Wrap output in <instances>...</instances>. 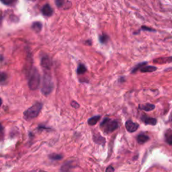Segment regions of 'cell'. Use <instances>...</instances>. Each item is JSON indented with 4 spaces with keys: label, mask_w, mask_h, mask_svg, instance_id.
Masks as SVG:
<instances>
[{
    "label": "cell",
    "mask_w": 172,
    "mask_h": 172,
    "mask_svg": "<svg viewBox=\"0 0 172 172\" xmlns=\"http://www.w3.org/2000/svg\"><path fill=\"white\" fill-rule=\"evenodd\" d=\"M100 126L104 133L110 134L116 130L119 127V124L116 120H112L109 119V118H105L101 122Z\"/></svg>",
    "instance_id": "6da1fadb"
},
{
    "label": "cell",
    "mask_w": 172,
    "mask_h": 172,
    "mask_svg": "<svg viewBox=\"0 0 172 172\" xmlns=\"http://www.w3.org/2000/svg\"><path fill=\"white\" fill-rule=\"evenodd\" d=\"M42 104L40 102H36L33 106L30 107L24 112V118L25 120H29L35 119L38 116L39 113L42 108Z\"/></svg>",
    "instance_id": "7a4b0ae2"
},
{
    "label": "cell",
    "mask_w": 172,
    "mask_h": 172,
    "mask_svg": "<svg viewBox=\"0 0 172 172\" xmlns=\"http://www.w3.org/2000/svg\"><path fill=\"white\" fill-rule=\"evenodd\" d=\"M54 85L48 73H45L43 75L42 85L41 87V92L45 96H48L52 92Z\"/></svg>",
    "instance_id": "3957f363"
},
{
    "label": "cell",
    "mask_w": 172,
    "mask_h": 172,
    "mask_svg": "<svg viewBox=\"0 0 172 172\" xmlns=\"http://www.w3.org/2000/svg\"><path fill=\"white\" fill-rule=\"evenodd\" d=\"M40 83V74L36 69H34L28 80V86L30 90H36L38 88Z\"/></svg>",
    "instance_id": "277c9868"
},
{
    "label": "cell",
    "mask_w": 172,
    "mask_h": 172,
    "mask_svg": "<svg viewBox=\"0 0 172 172\" xmlns=\"http://www.w3.org/2000/svg\"><path fill=\"white\" fill-rule=\"evenodd\" d=\"M125 127L128 132L129 133H134L138 129L139 127V124L133 122L132 120H127L125 123Z\"/></svg>",
    "instance_id": "5b68a950"
},
{
    "label": "cell",
    "mask_w": 172,
    "mask_h": 172,
    "mask_svg": "<svg viewBox=\"0 0 172 172\" xmlns=\"http://www.w3.org/2000/svg\"><path fill=\"white\" fill-rule=\"evenodd\" d=\"M40 64H41V66L43 67V68L48 70L50 69V67H51L52 65L51 60H50V58L48 56H45L42 57Z\"/></svg>",
    "instance_id": "8992f818"
},
{
    "label": "cell",
    "mask_w": 172,
    "mask_h": 172,
    "mask_svg": "<svg viewBox=\"0 0 172 172\" xmlns=\"http://www.w3.org/2000/svg\"><path fill=\"white\" fill-rule=\"evenodd\" d=\"M41 12H42V14L45 16L50 17L53 15V9L51 8V6L49 4V3H46V4H45L42 7Z\"/></svg>",
    "instance_id": "52a82bcc"
},
{
    "label": "cell",
    "mask_w": 172,
    "mask_h": 172,
    "mask_svg": "<svg viewBox=\"0 0 172 172\" xmlns=\"http://www.w3.org/2000/svg\"><path fill=\"white\" fill-rule=\"evenodd\" d=\"M73 162V161H68L65 163H64L60 167V172H69L70 170L74 167Z\"/></svg>",
    "instance_id": "ba28073f"
},
{
    "label": "cell",
    "mask_w": 172,
    "mask_h": 172,
    "mask_svg": "<svg viewBox=\"0 0 172 172\" xmlns=\"http://www.w3.org/2000/svg\"><path fill=\"white\" fill-rule=\"evenodd\" d=\"M141 120H142L144 123L146 124H151V125H156L157 124V120L154 118H151L147 116L146 115H143L141 117Z\"/></svg>",
    "instance_id": "9c48e42d"
},
{
    "label": "cell",
    "mask_w": 172,
    "mask_h": 172,
    "mask_svg": "<svg viewBox=\"0 0 172 172\" xmlns=\"http://www.w3.org/2000/svg\"><path fill=\"white\" fill-rule=\"evenodd\" d=\"M93 139L94 142H95L96 144L104 145L106 143L105 138H104L103 137L101 136L99 133L94 134L93 135Z\"/></svg>",
    "instance_id": "30bf717a"
},
{
    "label": "cell",
    "mask_w": 172,
    "mask_h": 172,
    "mask_svg": "<svg viewBox=\"0 0 172 172\" xmlns=\"http://www.w3.org/2000/svg\"><path fill=\"white\" fill-rule=\"evenodd\" d=\"M155 108H156L155 105H153V104H143V105H139V108L140 110L147 111V112H149V111L154 110Z\"/></svg>",
    "instance_id": "8fae6325"
},
{
    "label": "cell",
    "mask_w": 172,
    "mask_h": 172,
    "mask_svg": "<svg viewBox=\"0 0 172 172\" xmlns=\"http://www.w3.org/2000/svg\"><path fill=\"white\" fill-rule=\"evenodd\" d=\"M149 137L147 135H146V134H140L137 137V140L138 141V143L141 145L146 143L147 141H149Z\"/></svg>",
    "instance_id": "7c38bea8"
},
{
    "label": "cell",
    "mask_w": 172,
    "mask_h": 172,
    "mask_svg": "<svg viewBox=\"0 0 172 172\" xmlns=\"http://www.w3.org/2000/svg\"><path fill=\"white\" fill-rule=\"evenodd\" d=\"M31 27L34 31L36 32H39L41 31V30L42 28V23L40 22H35L32 23Z\"/></svg>",
    "instance_id": "4fadbf2b"
},
{
    "label": "cell",
    "mask_w": 172,
    "mask_h": 172,
    "mask_svg": "<svg viewBox=\"0 0 172 172\" xmlns=\"http://www.w3.org/2000/svg\"><path fill=\"white\" fill-rule=\"evenodd\" d=\"M100 119H101V116L100 115L94 116L92 118H90V119L87 120V123H88V124L90 126H94L96 125Z\"/></svg>",
    "instance_id": "5bb4252c"
},
{
    "label": "cell",
    "mask_w": 172,
    "mask_h": 172,
    "mask_svg": "<svg viewBox=\"0 0 172 172\" xmlns=\"http://www.w3.org/2000/svg\"><path fill=\"white\" fill-rule=\"evenodd\" d=\"M157 69V68L156 67L146 66V67H143V68L141 69L140 71L142 73H151V72L156 71Z\"/></svg>",
    "instance_id": "9a60e30c"
},
{
    "label": "cell",
    "mask_w": 172,
    "mask_h": 172,
    "mask_svg": "<svg viewBox=\"0 0 172 172\" xmlns=\"http://www.w3.org/2000/svg\"><path fill=\"white\" fill-rule=\"evenodd\" d=\"M49 157L50 158L51 160L53 161H59V160H61L63 156L62 155L60 154H56V153H53V154H50L49 156Z\"/></svg>",
    "instance_id": "2e32d148"
},
{
    "label": "cell",
    "mask_w": 172,
    "mask_h": 172,
    "mask_svg": "<svg viewBox=\"0 0 172 172\" xmlns=\"http://www.w3.org/2000/svg\"><path fill=\"white\" fill-rule=\"evenodd\" d=\"M86 71H87V69H86V66L84 65L83 64L81 63L79 65L78 67H77V74H78V75H81V74L85 73Z\"/></svg>",
    "instance_id": "e0dca14e"
},
{
    "label": "cell",
    "mask_w": 172,
    "mask_h": 172,
    "mask_svg": "<svg viewBox=\"0 0 172 172\" xmlns=\"http://www.w3.org/2000/svg\"><path fill=\"white\" fill-rule=\"evenodd\" d=\"M147 65V62H143V63H141L139 64H138L137 65H136L133 68V69L132 71V73H134L135 72H137L139 69L141 70L143 67H145V65Z\"/></svg>",
    "instance_id": "ac0fdd59"
},
{
    "label": "cell",
    "mask_w": 172,
    "mask_h": 172,
    "mask_svg": "<svg viewBox=\"0 0 172 172\" xmlns=\"http://www.w3.org/2000/svg\"><path fill=\"white\" fill-rule=\"evenodd\" d=\"M99 40L101 43L106 44L108 41V36L107 35H102L99 36Z\"/></svg>",
    "instance_id": "d6986e66"
},
{
    "label": "cell",
    "mask_w": 172,
    "mask_h": 172,
    "mask_svg": "<svg viewBox=\"0 0 172 172\" xmlns=\"http://www.w3.org/2000/svg\"><path fill=\"white\" fill-rule=\"evenodd\" d=\"M0 82H1L2 84H3L4 83H5L6 80L8 79V75H7V74L4 72H2L1 73V75H0Z\"/></svg>",
    "instance_id": "ffe728a7"
},
{
    "label": "cell",
    "mask_w": 172,
    "mask_h": 172,
    "mask_svg": "<svg viewBox=\"0 0 172 172\" xmlns=\"http://www.w3.org/2000/svg\"><path fill=\"white\" fill-rule=\"evenodd\" d=\"M1 2L3 3V4L7 5H12L13 3H14L16 2V0H1Z\"/></svg>",
    "instance_id": "44dd1931"
},
{
    "label": "cell",
    "mask_w": 172,
    "mask_h": 172,
    "mask_svg": "<svg viewBox=\"0 0 172 172\" xmlns=\"http://www.w3.org/2000/svg\"><path fill=\"white\" fill-rule=\"evenodd\" d=\"M65 3V0H55V4L58 8H61Z\"/></svg>",
    "instance_id": "7402d4cb"
},
{
    "label": "cell",
    "mask_w": 172,
    "mask_h": 172,
    "mask_svg": "<svg viewBox=\"0 0 172 172\" xmlns=\"http://www.w3.org/2000/svg\"><path fill=\"white\" fill-rule=\"evenodd\" d=\"M71 106L74 108H78L79 107V104L77 102H75V101H73V102L71 103Z\"/></svg>",
    "instance_id": "603a6c76"
},
{
    "label": "cell",
    "mask_w": 172,
    "mask_h": 172,
    "mask_svg": "<svg viewBox=\"0 0 172 172\" xmlns=\"http://www.w3.org/2000/svg\"><path fill=\"white\" fill-rule=\"evenodd\" d=\"M166 141L168 143L172 145V134H170V135L166 137Z\"/></svg>",
    "instance_id": "cb8c5ba5"
},
{
    "label": "cell",
    "mask_w": 172,
    "mask_h": 172,
    "mask_svg": "<svg viewBox=\"0 0 172 172\" xmlns=\"http://www.w3.org/2000/svg\"><path fill=\"white\" fill-rule=\"evenodd\" d=\"M142 28L143 30H147V31H151V32H155L156 31V30H154L153 28H148L147 26H142Z\"/></svg>",
    "instance_id": "d4e9b609"
},
{
    "label": "cell",
    "mask_w": 172,
    "mask_h": 172,
    "mask_svg": "<svg viewBox=\"0 0 172 172\" xmlns=\"http://www.w3.org/2000/svg\"><path fill=\"white\" fill-rule=\"evenodd\" d=\"M114 168L112 166L108 167L106 170V172H114Z\"/></svg>",
    "instance_id": "484cf974"
},
{
    "label": "cell",
    "mask_w": 172,
    "mask_h": 172,
    "mask_svg": "<svg viewBox=\"0 0 172 172\" xmlns=\"http://www.w3.org/2000/svg\"><path fill=\"white\" fill-rule=\"evenodd\" d=\"M28 172H47L46 171H44V170H32V171H28Z\"/></svg>",
    "instance_id": "4316f807"
},
{
    "label": "cell",
    "mask_w": 172,
    "mask_h": 172,
    "mask_svg": "<svg viewBox=\"0 0 172 172\" xmlns=\"http://www.w3.org/2000/svg\"><path fill=\"white\" fill-rule=\"evenodd\" d=\"M86 43V44H87V45L90 46V45H92V42H91V40H87Z\"/></svg>",
    "instance_id": "83f0119b"
},
{
    "label": "cell",
    "mask_w": 172,
    "mask_h": 172,
    "mask_svg": "<svg viewBox=\"0 0 172 172\" xmlns=\"http://www.w3.org/2000/svg\"><path fill=\"white\" fill-rule=\"evenodd\" d=\"M30 1H35V0H30Z\"/></svg>",
    "instance_id": "f1b7e54d"
}]
</instances>
